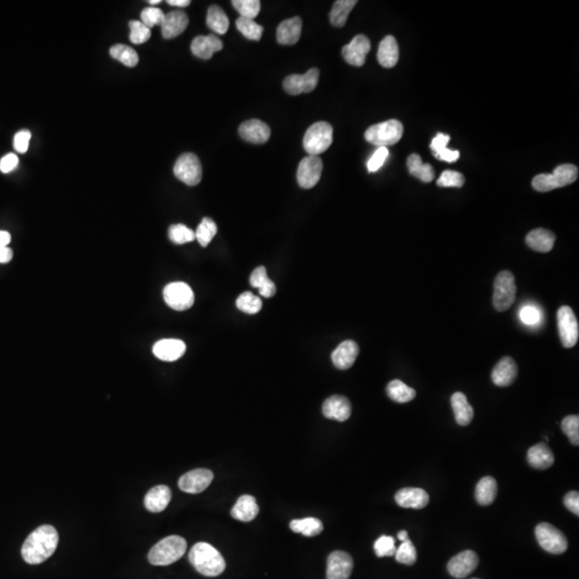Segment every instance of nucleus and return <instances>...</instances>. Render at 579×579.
Segmentation results:
<instances>
[{
	"mask_svg": "<svg viewBox=\"0 0 579 579\" xmlns=\"http://www.w3.org/2000/svg\"><path fill=\"white\" fill-rule=\"evenodd\" d=\"M58 539V532L53 525H41L26 539L22 557L29 564H40L54 554Z\"/></svg>",
	"mask_w": 579,
	"mask_h": 579,
	"instance_id": "nucleus-1",
	"label": "nucleus"
},
{
	"mask_svg": "<svg viewBox=\"0 0 579 579\" xmlns=\"http://www.w3.org/2000/svg\"><path fill=\"white\" fill-rule=\"evenodd\" d=\"M189 561L192 566L204 576H219L225 570V559L215 547L208 543H196L190 550Z\"/></svg>",
	"mask_w": 579,
	"mask_h": 579,
	"instance_id": "nucleus-2",
	"label": "nucleus"
},
{
	"mask_svg": "<svg viewBox=\"0 0 579 579\" xmlns=\"http://www.w3.org/2000/svg\"><path fill=\"white\" fill-rule=\"evenodd\" d=\"M187 550L184 537L170 535L157 543L148 554V561L157 566H166L180 560Z\"/></svg>",
	"mask_w": 579,
	"mask_h": 579,
	"instance_id": "nucleus-3",
	"label": "nucleus"
},
{
	"mask_svg": "<svg viewBox=\"0 0 579 579\" xmlns=\"http://www.w3.org/2000/svg\"><path fill=\"white\" fill-rule=\"evenodd\" d=\"M578 178V168L573 164H562L557 166L551 174H539L532 180V186L537 191L548 192L558 188L565 187L576 182Z\"/></svg>",
	"mask_w": 579,
	"mask_h": 579,
	"instance_id": "nucleus-4",
	"label": "nucleus"
},
{
	"mask_svg": "<svg viewBox=\"0 0 579 579\" xmlns=\"http://www.w3.org/2000/svg\"><path fill=\"white\" fill-rule=\"evenodd\" d=\"M404 136V126L397 120H390L370 127L365 132L367 142L378 148H388L397 144Z\"/></svg>",
	"mask_w": 579,
	"mask_h": 579,
	"instance_id": "nucleus-5",
	"label": "nucleus"
},
{
	"mask_svg": "<svg viewBox=\"0 0 579 579\" xmlns=\"http://www.w3.org/2000/svg\"><path fill=\"white\" fill-rule=\"evenodd\" d=\"M517 287L515 277L511 271H502L498 273L493 285V307L503 312L511 308L516 299Z\"/></svg>",
	"mask_w": 579,
	"mask_h": 579,
	"instance_id": "nucleus-6",
	"label": "nucleus"
},
{
	"mask_svg": "<svg viewBox=\"0 0 579 579\" xmlns=\"http://www.w3.org/2000/svg\"><path fill=\"white\" fill-rule=\"evenodd\" d=\"M333 127L328 122H315L309 127L303 142L309 156H318L326 152L333 143Z\"/></svg>",
	"mask_w": 579,
	"mask_h": 579,
	"instance_id": "nucleus-7",
	"label": "nucleus"
},
{
	"mask_svg": "<svg viewBox=\"0 0 579 579\" xmlns=\"http://www.w3.org/2000/svg\"><path fill=\"white\" fill-rule=\"evenodd\" d=\"M535 537L539 546L549 554L561 555L568 549V539L555 525L541 523L535 528Z\"/></svg>",
	"mask_w": 579,
	"mask_h": 579,
	"instance_id": "nucleus-8",
	"label": "nucleus"
},
{
	"mask_svg": "<svg viewBox=\"0 0 579 579\" xmlns=\"http://www.w3.org/2000/svg\"><path fill=\"white\" fill-rule=\"evenodd\" d=\"M176 177L188 186L199 185L203 176V170L199 158L192 152H185L176 160L174 166Z\"/></svg>",
	"mask_w": 579,
	"mask_h": 579,
	"instance_id": "nucleus-9",
	"label": "nucleus"
},
{
	"mask_svg": "<svg viewBox=\"0 0 579 579\" xmlns=\"http://www.w3.org/2000/svg\"><path fill=\"white\" fill-rule=\"evenodd\" d=\"M559 336L563 347L573 348L577 344L579 337V325L576 315L571 307L562 306L557 312Z\"/></svg>",
	"mask_w": 579,
	"mask_h": 579,
	"instance_id": "nucleus-10",
	"label": "nucleus"
},
{
	"mask_svg": "<svg viewBox=\"0 0 579 579\" xmlns=\"http://www.w3.org/2000/svg\"><path fill=\"white\" fill-rule=\"evenodd\" d=\"M164 297L166 305L177 311L187 310L194 303L193 291L185 283H172L166 285Z\"/></svg>",
	"mask_w": 579,
	"mask_h": 579,
	"instance_id": "nucleus-11",
	"label": "nucleus"
},
{
	"mask_svg": "<svg viewBox=\"0 0 579 579\" xmlns=\"http://www.w3.org/2000/svg\"><path fill=\"white\" fill-rule=\"evenodd\" d=\"M320 71L317 68L310 69L305 74H292L285 77L283 81V88L287 94L297 96V95L307 94L315 90L318 86Z\"/></svg>",
	"mask_w": 579,
	"mask_h": 579,
	"instance_id": "nucleus-12",
	"label": "nucleus"
},
{
	"mask_svg": "<svg viewBox=\"0 0 579 579\" xmlns=\"http://www.w3.org/2000/svg\"><path fill=\"white\" fill-rule=\"evenodd\" d=\"M323 162L318 156H308L301 160L297 168V182L304 189L315 187L322 175Z\"/></svg>",
	"mask_w": 579,
	"mask_h": 579,
	"instance_id": "nucleus-13",
	"label": "nucleus"
},
{
	"mask_svg": "<svg viewBox=\"0 0 579 579\" xmlns=\"http://www.w3.org/2000/svg\"><path fill=\"white\" fill-rule=\"evenodd\" d=\"M213 479V472L210 470L196 469L182 475L178 481V486L185 493H200L207 489Z\"/></svg>",
	"mask_w": 579,
	"mask_h": 579,
	"instance_id": "nucleus-14",
	"label": "nucleus"
},
{
	"mask_svg": "<svg viewBox=\"0 0 579 579\" xmlns=\"http://www.w3.org/2000/svg\"><path fill=\"white\" fill-rule=\"evenodd\" d=\"M352 571L353 559L346 551H334L327 558V579H349Z\"/></svg>",
	"mask_w": 579,
	"mask_h": 579,
	"instance_id": "nucleus-15",
	"label": "nucleus"
},
{
	"mask_svg": "<svg viewBox=\"0 0 579 579\" xmlns=\"http://www.w3.org/2000/svg\"><path fill=\"white\" fill-rule=\"evenodd\" d=\"M370 41L366 35H358L349 45L342 47V56L351 65L362 67L366 61V56L370 53Z\"/></svg>",
	"mask_w": 579,
	"mask_h": 579,
	"instance_id": "nucleus-16",
	"label": "nucleus"
},
{
	"mask_svg": "<svg viewBox=\"0 0 579 579\" xmlns=\"http://www.w3.org/2000/svg\"><path fill=\"white\" fill-rule=\"evenodd\" d=\"M479 565V557L475 551L465 550L453 557L447 564L450 574L455 578L461 579L469 576Z\"/></svg>",
	"mask_w": 579,
	"mask_h": 579,
	"instance_id": "nucleus-17",
	"label": "nucleus"
},
{
	"mask_svg": "<svg viewBox=\"0 0 579 579\" xmlns=\"http://www.w3.org/2000/svg\"><path fill=\"white\" fill-rule=\"evenodd\" d=\"M322 411L325 418L336 420L338 422H346L352 413V406L348 398L340 395H334L332 397L325 400Z\"/></svg>",
	"mask_w": 579,
	"mask_h": 579,
	"instance_id": "nucleus-18",
	"label": "nucleus"
},
{
	"mask_svg": "<svg viewBox=\"0 0 579 579\" xmlns=\"http://www.w3.org/2000/svg\"><path fill=\"white\" fill-rule=\"evenodd\" d=\"M186 344L180 339H162L154 344L152 353L164 362H174L185 354Z\"/></svg>",
	"mask_w": 579,
	"mask_h": 579,
	"instance_id": "nucleus-19",
	"label": "nucleus"
},
{
	"mask_svg": "<svg viewBox=\"0 0 579 579\" xmlns=\"http://www.w3.org/2000/svg\"><path fill=\"white\" fill-rule=\"evenodd\" d=\"M518 368L516 363L509 356L501 358L491 372V380L497 386L507 388L516 380Z\"/></svg>",
	"mask_w": 579,
	"mask_h": 579,
	"instance_id": "nucleus-20",
	"label": "nucleus"
},
{
	"mask_svg": "<svg viewBox=\"0 0 579 579\" xmlns=\"http://www.w3.org/2000/svg\"><path fill=\"white\" fill-rule=\"evenodd\" d=\"M239 136L247 142L253 144H264L271 138V129L265 122L259 120H250L239 127Z\"/></svg>",
	"mask_w": 579,
	"mask_h": 579,
	"instance_id": "nucleus-21",
	"label": "nucleus"
},
{
	"mask_svg": "<svg viewBox=\"0 0 579 579\" xmlns=\"http://www.w3.org/2000/svg\"><path fill=\"white\" fill-rule=\"evenodd\" d=\"M395 500L399 507L404 509H420L429 503V495L424 489L406 487L396 493Z\"/></svg>",
	"mask_w": 579,
	"mask_h": 579,
	"instance_id": "nucleus-22",
	"label": "nucleus"
},
{
	"mask_svg": "<svg viewBox=\"0 0 579 579\" xmlns=\"http://www.w3.org/2000/svg\"><path fill=\"white\" fill-rule=\"evenodd\" d=\"M189 24V19L185 12L170 11L166 13L164 17V23L161 24L162 35L164 39H173L182 35Z\"/></svg>",
	"mask_w": 579,
	"mask_h": 579,
	"instance_id": "nucleus-23",
	"label": "nucleus"
},
{
	"mask_svg": "<svg viewBox=\"0 0 579 579\" xmlns=\"http://www.w3.org/2000/svg\"><path fill=\"white\" fill-rule=\"evenodd\" d=\"M223 49V43L215 35H199L194 38L191 43V51L194 56L201 59L212 58L216 51Z\"/></svg>",
	"mask_w": 579,
	"mask_h": 579,
	"instance_id": "nucleus-24",
	"label": "nucleus"
},
{
	"mask_svg": "<svg viewBox=\"0 0 579 579\" xmlns=\"http://www.w3.org/2000/svg\"><path fill=\"white\" fill-rule=\"evenodd\" d=\"M358 353L360 349L358 344L353 340H346L335 349L332 354V360L338 370H349L358 358Z\"/></svg>",
	"mask_w": 579,
	"mask_h": 579,
	"instance_id": "nucleus-25",
	"label": "nucleus"
},
{
	"mask_svg": "<svg viewBox=\"0 0 579 579\" xmlns=\"http://www.w3.org/2000/svg\"><path fill=\"white\" fill-rule=\"evenodd\" d=\"M172 499V491L166 485L152 487L145 495L144 505L152 513L164 511Z\"/></svg>",
	"mask_w": 579,
	"mask_h": 579,
	"instance_id": "nucleus-26",
	"label": "nucleus"
},
{
	"mask_svg": "<svg viewBox=\"0 0 579 579\" xmlns=\"http://www.w3.org/2000/svg\"><path fill=\"white\" fill-rule=\"evenodd\" d=\"M303 22L299 17L285 19L277 29V41L283 45H293L301 38Z\"/></svg>",
	"mask_w": 579,
	"mask_h": 579,
	"instance_id": "nucleus-27",
	"label": "nucleus"
},
{
	"mask_svg": "<svg viewBox=\"0 0 579 579\" xmlns=\"http://www.w3.org/2000/svg\"><path fill=\"white\" fill-rule=\"evenodd\" d=\"M556 235L546 229H535L525 237V244L537 253H549L554 248Z\"/></svg>",
	"mask_w": 579,
	"mask_h": 579,
	"instance_id": "nucleus-28",
	"label": "nucleus"
},
{
	"mask_svg": "<svg viewBox=\"0 0 579 579\" xmlns=\"http://www.w3.org/2000/svg\"><path fill=\"white\" fill-rule=\"evenodd\" d=\"M259 507L255 498L250 495H244L236 501L235 505L231 509L233 518L244 523H249L257 516Z\"/></svg>",
	"mask_w": 579,
	"mask_h": 579,
	"instance_id": "nucleus-29",
	"label": "nucleus"
},
{
	"mask_svg": "<svg viewBox=\"0 0 579 579\" xmlns=\"http://www.w3.org/2000/svg\"><path fill=\"white\" fill-rule=\"evenodd\" d=\"M378 61L384 68H392L399 61V47L392 35H388L379 45Z\"/></svg>",
	"mask_w": 579,
	"mask_h": 579,
	"instance_id": "nucleus-30",
	"label": "nucleus"
},
{
	"mask_svg": "<svg viewBox=\"0 0 579 579\" xmlns=\"http://www.w3.org/2000/svg\"><path fill=\"white\" fill-rule=\"evenodd\" d=\"M529 465L535 469L545 470L554 465L555 456L545 443L535 444L527 454Z\"/></svg>",
	"mask_w": 579,
	"mask_h": 579,
	"instance_id": "nucleus-31",
	"label": "nucleus"
},
{
	"mask_svg": "<svg viewBox=\"0 0 579 579\" xmlns=\"http://www.w3.org/2000/svg\"><path fill=\"white\" fill-rule=\"evenodd\" d=\"M451 404L458 425H469L472 420H473L475 411H473V408H472L471 404L468 402L467 396L463 394V392H455L452 396Z\"/></svg>",
	"mask_w": 579,
	"mask_h": 579,
	"instance_id": "nucleus-32",
	"label": "nucleus"
},
{
	"mask_svg": "<svg viewBox=\"0 0 579 579\" xmlns=\"http://www.w3.org/2000/svg\"><path fill=\"white\" fill-rule=\"evenodd\" d=\"M250 285L251 287L259 289L260 294L262 296L273 297L276 293V285L267 276V269L264 267H259L253 271L250 276Z\"/></svg>",
	"mask_w": 579,
	"mask_h": 579,
	"instance_id": "nucleus-33",
	"label": "nucleus"
},
{
	"mask_svg": "<svg viewBox=\"0 0 579 579\" xmlns=\"http://www.w3.org/2000/svg\"><path fill=\"white\" fill-rule=\"evenodd\" d=\"M498 493L497 482L493 477H485L477 483L475 489V499L481 505H491L495 500Z\"/></svg>",
	"mask_w": 579,
	"mask_h": 579,
	"instance_id": "nucleus-34",
	"label": "nucleus"
},
{
	"mask_svg": "<svg viewBox=\"0 0 579 579\" xmlns=\"http://www.w3.org/2000/svg\"><path fill=\"white\" fill-rule=\"evenodd\" d=\"M406 166H408L410 174L422 182H430L434 180V168L430 164H424L423 160L418 154H410Z\"/></svg>",
	"mask_w": 579,
	"mask_h": 579,
	"instance_id": "nucleus-35",
	"label": "nucleus"
},
{
	"mask_svg": "<svg viewBox=\"0 0 579 579\" xmlns=\"http://www.w3.org/2000/svg\"><path fill=\"white\" fill-rule=\"evenodd\" d=\"M206 24L214 33L218 35H225L229 29L230 21L225 12L221 8L218 6H212L208 8Z\"/></svg>",
	"mask_w": 579,
	"mask_h": 579,
	"instance_id": "nucleus-36",
	"label": "nucleus"
},
{
	"mask_svg": "<svg viewBox=\"0 0 579 579\" xmlns=\"http://www.w3.org/2000/svg\"><path fill=\"white\" fill-rule=\"evenodd\" d=\"M386 392L390 399L399 404L412 402L416 396L415 390L406 386L400 380L390 381L386 388Z\"/></svg>",
	"mask_w": 579,
	"mask_h": 579,
	"instance_id": "nucleus-37",
	"label": "nucleus"
},
{
	"mask_svg": "<svg viewBox=\"0 0 579 579\" xmlns=\"http://www.w3.org/2000/svg\"><path fill=\"white\" fill-rule=\"evenodd\" d=\"M290 528L293 532L301 533L305 537H315L323 531V523L320 519L307 517L303 519H294L290 523Z\"/></svg>",
	"mask_w": 579,
	"mask_h": 579,
	"instance_id": "nucleus-38",
	"label": "nucleus"
},
{
	"mask_svg": "<svg viewBox=\"0 0 579 579\" xmlns=\"http://www.w3.org/2000/svg\"><path fill=\"white\" fill-rule=\"evenodd\" d=\"M358 3L356 0H338L333 6L331 11L330 19L335 27H344L346 25L350 12Z\"/></svg>",
	"mask_w": 579,
	"mask_h": 579,
	"instance_id": "nucleus-39",
	"label": "nucleus"
},
{
	"mask_svg": "<svg viewBox=\"0 0 579 579\" xmlns=\"http://www.w3.org/2000/svg\"><path fill=\"white\" fill-rule=\"evenodd\" d=\"M110 55L122 65L134 68L138 63V55L136 49L125 45H113L110 49Z\"/></svg>",
	"mask_w": 579,
	"mask_h": 579,
	"instance_id": "nucleus-40",
	"label": "nucleus"
},
{
	"mask_svg": "<svg viewBox=\"0 0 579 579\" xmlns=\"http://www.w3.org/2000/svg\"><path fill=\"white\" fill-rule=\"evenodd\" d=\"M236 27L243 33L244 37L249 40L259 41L263 35V27L255 23V19L239 17L236 21Z\"/></svg>",
	"mask_w": 579,
	"mask_h": 579,
	"instance_id": "nucleus-41",
	"label": "nucleus"
},
{
	"mask_svg": "<svg viewBox=\"0 0 579 579\" xmlns=\"http://www.w3.org/2000/svg\"><path fill=\"white\" fill-rule=\"evenodd\" d=\"M194 233H196V239H198L200 245L202 247H207L208 244L213 241L214 237L217 234V225H216L213 219L204 218Z\"/></svg>",
	"mask_w": 579,
	"mask_h": 579,
	"instance_id": "nucleus-42",
	"label": "nucleus"
},
{
	"mask_svg": "<svg viewBox=\"0 0 579 579\" xmlns=\"http://www.w3.org/2000/svg\"><path fill=\"white\" fill-rule=\"evenodd\" d=\"M236 307L248 315H255L262 309V301L253 293L245 292L236 301Z\"/></svg>",
	"mask_w": 579,
	"mask_h": 579,
	"instance_id": "nucleus-43",
	"label": "nucleus"
},
{
	"mask_svg": "<svg viewBox=\"0 0 579 579\" xmlns=\"http://www.w3.org/2000/svg\"><path fill=\"white\" fill-rule=\"evenodd\" d=\"M232 5L239 11L241 17L255 19L261 11L259 0H233Z\"/></svg>",
	"mask_w": 579,
	"mask_h": 579,
	"instance_id": "nucleus-44",
	"label": "nucleus"
},
{
	"mask_svg": "<svg viewBox=\"0 0 579 579\" xmlns=\"http://www.w3.org/2000/svg\"><path fill=\"white\" fill-rule=\"evenodd\" d=\"M168 237L176 245H184L196 239V233L184 225H170L168 229Z\"/></svg>",
	"mask_w": 579,
	"mask_h": 579,
	"instance_id": "nucleus-45",
	"label": "nucleus"
},
{
	"mask_svg": "<svg viewBox=\"0 0 579 579\" xmlns=\"http://www.w3.org/2000/svg\"><path fill=\"white\" fill-rule=\"evenodd\" d=\"M395 558H396L397 562L402 563V564H414L416 558H418V553H416L413 543L410 539H406V541L402 542V545L396 549Z\"/></svg>",
	"mask_w": 579,
	"mask_h": 579,
	"instance_id": "nucleus-46",
	"label": "nucleus"
},
{
	"mask_svg": "<svg viewBox=\"0 0 579 579\" xmlns=\"http://www.w3.org/2000/svg\"><path fill=\"white\" fill-rule=\"evenodd\" d=\"M129 27H130V41L134 45H143L150 40L152 31L142 22L131 21L129 23Z\"/></svg>",
	"mask_w": 579,
	"mask_h": 579,
	"instance_id": "nucleus-47",
	"label": "nucleus"
},
{
	"mask_svg": "<svg viewBox=\"0 0 579 579\" xmlns=\"http://www.w3.org/2000/svg\"><path fill=\"white\" fill-rule=\"evenodd\" d=\"M396 549L394 537L388 535H382L374 543V553L379 558L395 556Z\"/></svg>",
	"mask_w": 579,
	"mask_h": 579,
	"instance_id": "nucleus-48",
	"label": "nucleus"
},
{
	"mask_svg": "<svg viewBox=\"0 0 579 579\" xmlns=\"http://www.w3.org/2000/svg\"><path fill=\"white\" fill-rule=\"evenodd\" d=\"M561 428L566 437L570 439L573 445L577 446L579 444V416L569 415L563 418L561 423Z\"/></svg>",
	"mask_w": 579,
	"mask_h": 579,
	"instance_id": "nucleus-49",
	"label": "nucleus"
},
{
	"mask_svg": "<svg viewBox=\"0 0 579 579\" xmlns=\"http://www.w3.org/2000/svg\"><path fill=\"white\" fill-rule=\"evenodd\" d=\"M465 184V177L457 170H444L438 180L437 185L443 188H461Z\"/></svg>",
	"mask_w": 579,
	"mask_h": 579,
	"instance_id": "nucleus-50",
	"label": "nucleus"
},
{
	"mask_svg": "<svg viewBox=\"0 0 579 579\" xmlns=\"http://www.w3.org/2000/svg\"><path fill=\"white\" fill-rule=\"evenodd\" d=\"M166 13H164L161 9L156 7H148L143 10L141 13V19L145 26H148V29H152L154 26L160 25L164 23Z\"/></svg>",
	"mask_w": 579,
	"mask_h": 579,
	"instance_id": "nucleus-51",
	"label": "nucleus"
},
{
	"mask_svg": "<svg viewBox=\"0 0 579 579\" xmlns=\"http://www.w3.org/2000/svg\"><path fill=\"white\" fill-rule=\"evenodd\" d=\"M388 157V150L386 148H378V150L374 152L370 157V161L367 164V168L370 173H374L376 170H380L381 166H383L384 162L386 161Z\"/></svg>",
	"mask_w": 579,
	"mask_h": 579,
	"instance_id": "nucleus-52",
	"label": "nucleus"
},
{
	"mask_svg": "<svg viewBox=\"0 0 579 579\" xmlns=\"http://www.w3.org/2000/svg\"><path fill=\"white\" fill-rule=\"evenodd\" d=\"M31 134L29 130H21L15 134L13 145L15 150L19 154H25L29 150V142H31Z\"/></svg>",
	"mask_w": 579,
	"mask_h": 579,
	"instance_id": "nucleus-53",
	"label": "nucleus"
},
{
	"mask_svg": "<svg viewBox=\"0 0 579 579\" xmlns=\"http://www.w3.org/2000/svg\"><path fill=\"white\" fill-rule=\"evenodd\" d=\"M519 315L521 321L527 325H535L541 321V312L534 306L523 307Z\"/></svg>",
	"mask_w": 579,
	"mask_h": 579,
	"instance_id": "nucleus-54",
	"label": "nucleus"
},
{
	"mask_svg": "<svg viewBox=\"0 0 579 579\" xmlns=\"http://www.w3.org/2000/svg\"><path fill=\"white\" fill-rule=\"evenodd\" d=\"M19 164V157L15 154H8L0 160V170L3 173L8 174L15 170Z\"/></svg>",
	"mask_w": 579,
	"mask_h": 579,
	"instance_id": "nucleus-55",
	"label": "nucleus"
},
{
	"mask_svg": "<svg viewBox=\"0 0 579 579\" xmlns=\"http://www.w3.org/2000/svg\"><path fill=\"white\" fill-rule=\"evenodd\" d=\"M564 505L573 514L579 516V493L578 491H570L564 497Z\"/></svg>",
	"mask_w": 579,
	"mask_h": 579,
	"instance_id": "nucleus-56",
	"label": "nucleus"
},
{
	"mask_svg": "<svg viewBox=\"0 0 579 579\" xmlns=\"http://www.w3.org/2000/svg\"><path fill=\"white\" fill-rule=\"evenodd\" d=\"M450 140H451L450 136H446V134H438L437 136H434L432 138L431 144H430V148H431L434 154H438L441 150L447 148V144H449Z\"/></svg>",
	"mask_w": 579,
	"mask_h": 579,
	"instance_id": "nucleus-57",
	"label": "nucleus"
},
{
	"mask_svg": "<svg viewBox=\"0 0 579 579\" xmlns=\"http://www.w3.org/2000/svg\"><path fill=\"white\" fill-rule=\"evenodd\" d=\"M436 158H438L439 160H442V161L449 162V164H453V162L457 161L459 159V152L458 150H449V148H445V150H441V152H438V154H434Z\"/></svg>",
	"mask_w": 579,
	"mask_h": 579,
	"instance_id": "nucleus-58",
	"label": "nucleus"
},
{
	"mask_svg": "<svg viewBox=\"0 0 579 579\" xmlns=\"http://www.w3.org/2000/svg\"><path fill=\"white\" fill-rule=\"evenodd\" d=\"M13 257V251L9 247H0V263H9Z\"/></svg>",
	"mask_w": 579,
	"mask_h": 579,
	"instance_id": "nucleus-59",
	"label": "nucleus"
},
{
	"mask_svg": "<svg viewBox=\"0 0 579 579\" xmlns=\"http://www.w3.org/2000/svg\"><path fill=\"white\" fill-rule=\"evenodd\" d=\"M11 241V235L9 232L0 231V247H8Z\"/></svg>",
	"mask_w": 579,
	"mask_h": 579,
	"instance_id": "nucleus-60",
	"label": "nucleus"
},
{
	"mask_svg": "<svg viewBox=\"0 0 579 579\" xmlns=\"http://www.w3.org/2000/svg\"><path fill=\"white\" fill-rule=\"evenodd\" d=\"M168 3L174 7L185 8L191 3L190 0H168Z\"/></svg>",
	"mask_w": 579,
	"mask_h": 579,
	"instance_id": "nucleus-61",
	"label": "nucleus"
},
{
	"mask_svg": "<svg viewBox=\"0 0 579 579\" xmlns=\"http://www.w3.org/2000/svg\"><path fill=\"white\" fill-rule=\"evenodd\" d=\"M398 539H399L400 542H404L406 539H409V535H408V532L406 531L402 530L398 533L397 535Z\"/></svg>",
	"mask_w": 579,
	"mask_h": 579,
	"instance_id": "nucleus-62",
	"label": "nucleus"
},
{
	"mask_svg": "<svg viewBox=\"0 0 579 579\" xmlns=\"http://www.w3.org/2000/svg\"><path fill=\"white\" fill-rule=\"evenodd\" d=\"M160 3H161V0H150L148 1L150 5H159Z\"/></svg>",
	"mask_w": 579,
	"mask_h": 579,
	"instance_id": "nucleus-63",
	"label": "nucleus"
},
{
	"mask_svg": "<svg viewBox=\"0 0 579 579\" xmlns=\"http://www.w3.org/2000/svg\"><path fill=\"white\" fill-rule=\"evenodd\" d=\"M472 579H479V578H472Z\"/></svg>",
	"mask_w": 579,
	"mask_h": 579,
	"instance_id": "nucleus-64",
	"label": "nucleus"
}]
</instances>
